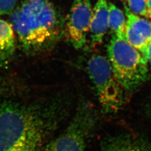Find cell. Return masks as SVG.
Masks as SVG:
<instances>
[{"label":"cell","mask_w":151,"mask_h":151,"mask_svg":"<svg viewBox=\"0 0 151 151\" xmlns=\"http://www.w3.org/2000/svg\"><path fill=\"white\" fill-rule=\"evenodd\" d=\"M64 97L0 100V151H43L68 111Z\"/></svg>","instance_id":"1"},{"label":"cell","mask_w":151,"mask_h":151,"mask_svg":"<svg viewBox=\"0 0 151 151\" xmlns=\"http://www.w3.org/2000/svg\"><path fill=\"white\" fill-rule=\"evenodd\" d=\"M10 15V23L27 54L47 49L60 36L59 17L49 0H25Z\"/></svg>","instance_id":"2"},{"label":"cell","mask_w":151,"mask_h":151,"mask_svg":"<svg viewBox=\"0 0 151 151\" xmlns=\"http://www.w3.org/2000/svg\"><path fill=\"white\" fill-rule=\"evenodd\" d=\"M107 52L114 74L124 90L134 91L147 80L148 61L125 36L113 34Z\"/></svg>","instance_id":"3"},{"label":"cell","mask_w":151,"mask_h":151,"mask_svg":"<svg viewBox=\"0 0 151 151\" xmlns=\"http://www.w3.org/2000/svg\"><path fill=\"white\" fill-rule=\"evenodd\" d=\"M97 120L93 107L86 101L81 102L65 129L48 142L43 151H85Z\"/></svg>","instance_id":"4"},{"label":"cell","mask_w":151,"mask_h":151,"mask_svg":"<svg viewBox=\"0 0 151 151\" xmlns=\"http://www.w3.org/2000/svg\"><path fill=\"white\" fill-rule=\"evenodd\" d=\"M87 69L103 111L118 112L124 104V90L115 77L108 58L93 54L88 61Z\"/></svg>","instance_id":"5"},{"label":"cell","mask_w":151,"mask_h":151,"mask_svg":"<svg viewBox=\"0 0 151 151\" xmlns=\"http://www.w3.org/2000/svg\"><path fill=\"white\" fill-rule=\"evenodd\" d=\"M92 15L90 0H74L67 19L65 35L76 49H80L86 44Z\"/></svg>","instance_id":"6"},{"label":"cell","mask_w":151,"mask_h":151,"mask_svg":"<svg viewBox=\"0 0 151 151\" xmlns=\"http://www.w3.org/2000/svg\"><path fill=\"white\" fill-rule=\"evenodd\" d=\"M109 6L106 0H98L92 10L90 27L92 45L95 47L103 42L109 28Z\"/></svg>","instance_id":"7"},{"label":"cell","mask_w":151,"mask_h":151,"mask_svg":"<svg viewBox=\"0 0 151 151\" xmlns=\"http://www.w3.org/2000/svg\"><path fill=\"white\" fill-rule=\"evenodd\" d=\"M99 151H151V145L130 135H116L103 140Z\"/></svg>","instance_id":"8"},{"label":"cell","mask_w":151,"mask_h":151,"mask_svg":"<svg viewBox=\"0 0 151 151\" xmlns=\"http://www.w3.org/2000/svg\"><path fill=\"white\" fill-rule=\"evenodd\" d=\"M16 36L11 24L0 19V65H5L14 55Z\"/></svg>","instance_id":"9"},{"label":"cell","mask_w":151,"mask_h":151,"mask_svg":"<svg viewBox=\"0 0 151 151\" xmlns=\"http://www.w3.org/2000/svg\"><path fill=\"white\" fill-rule=\"evenodd\" d=\"M109 28L117 36H125L126 19L124 14L113 3L109 4Z\"/></svg>","instance_id":"10"},{"label":"cell","mask_w":151,"mask_h":151,"mask_svg":"<svg viewBox=\"0 0 151 151\" xmlns=\"http://www.w3.org/2000/svg\"><path fill=\"white\" fill-rule=\"evenodd\" d=\"M124 9L127 19V25L149 40L151 38V22L133 14L125 4H124Z\"/></svg>","instance_id":"11"},{"label":"cell","mask_w":151,"mask_h":151,"mask_svg":"<svg viewBox=\"0 0 151 151\" xmlns=\"http://www.w3.org/2000/svg\"><path fill=\"white\" fill-rule=\"evenodd\" d=\"M125 37L128 42L139 52H140L146 58V60H147V50L149 40H148L138 32H136L133 28L127 25V24Z\"/></svg>","instance_id":"12"},{"label":"cell","mask_w":151,"mask_h":151,"mask_svg":"<svg viewBox=\"0 0 151 151\" xmlns=\"http://www.w3.org/2000/svg\"><path fill=\"white\" fill-rule=\"evenodd\" d=\"M128 7L133 14L148 18L147 0H128Z\"/></svg>","instance_id":"13"},{"label":"cell","mask_w":151,"mask_h":151,"mask_svg":"<svg viewBox=\"0 0 151 151\" xmlns=\"http://www.w3.org/2000/svg\"><path fill=\"white\" fill-rule=\"evenodd\" d=\"M19 0H0V16L11 14Z\"/></svg>","instance_id":"14"},{"label":"cell","mask_w":151,"mask_h":151,"mask_svg":"<svg viewBox=\"0 0 151 151\" xmlns=\"http://www.w3.org/2000/svg\"><path fill=\"white\" fill-rule=\"evenodd\" d=\"M12 86L10 83L2 77H0V96L10 93Z\"/></svg>","instance_id":"15"},{"label":"cell","mask_w":151,"mask_h":151,"mask_svg":"<svg viewBox=\"0 0 151 151\" xmlns=\"http://www.w3.org/2000/svg\"><path fill=\"white\" fill-rule=\"evenodd\" d=\"M147 53L148 64L150 65V66L151 68V38L149 40L148 43V45H147Z\"/></svg>","instance_id":"16"},{"label":"cell","mask_w":151,"mask_h":151,"mask_svg":"<svg viewBox=\"0 0 151 151\" xmlns=\"http://www.w3.org/2000/svg\"><path fill=\"white\" fill-rule=\"evenodd\" d=\"M147 7L148 18L151 19V0H147Z\"/></svg>","instance_id":"17"},{"label":"cell","mask_w":151,"mask_h":151,"mask_svg":"<svg viewBox=\"0 0 151 151\" xmlns=\"http://www.w3.org/2000/svg\"><path fill=\"white\" fill-rule=\"evenodd\" d=\"M123 1H125V0H123Z\"/></svg>","instance_id":"18"}]
</instances>
